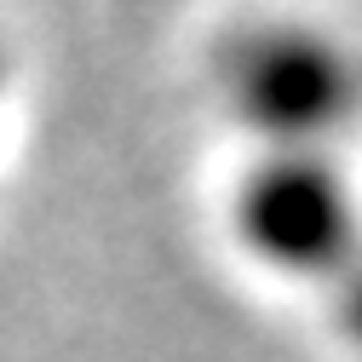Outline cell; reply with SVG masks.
I'll list each match as a JSON object with an SVG mask.
<instances>
[{
    "mask_svg": "<svg viewBox=\"0 0 362 362\" xmlns=\"http://www.w3.org/2000/svg\"><path fill=\"white\" fill-rule=\"evenodd\" d=\"M230 104L276 144H310L356 104V69L328 35L299 23H259L224 52Z\"/></svg>",
    "mask_w": 362,
    "mask_h": 362,
    "instance_id": "cell-1",
    "label": "cell"
},
{
    "mask_svg": "<svg viewBox=\"0 0 362 362\" xmlns=\"http://www.w3.org/2000/svg\"><path fill=\"white\" fill-rule=\"evenodd\" d=\"M236 224L264 264L293 270V276L345 282L362 264L356 202L339 185V173L305 150H282L247 173L236 196Z\"/></svg>",
    "mask_w": 362,
    "mask_h": 362,
    "instance_id": "cell-2",
    "label": "cell"
},
{
    "mask_svg": "<svg viewBox=\"0 0 362 362\" xmlns=\"http://www.w3.org/2000/svg\"><path fill=\"white\" fill-rule=\"evenodd\" d=\"M339 310H345V328L362 339V264H356L351 276L339 282Z\"/></svg>",
    "mask_w": 362,
    "mask_h": 362,
    "instance_id": "cell-3",
    "label": "cell"
}]
</instances>
